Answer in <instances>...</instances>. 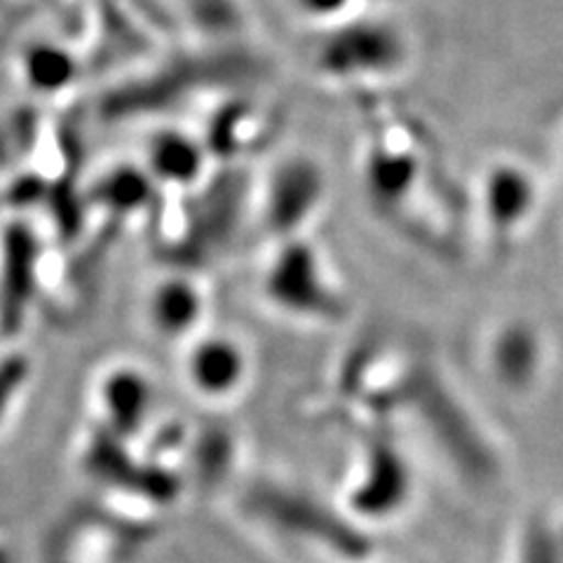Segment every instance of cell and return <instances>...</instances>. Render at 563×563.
<instances>
[{"label": "cell", "mask_w": 563, "mask_h": 563, "mask_svg": "<svg viewBox=\"0 0 563 563\" xmlns=\"http://www.w3.org/2000/svg\"><path fill=\"white\" fill-rule=\"evenodd\" d=\"M244 360L228 341H205L190 360V378L209 395H223L242 380Z\"/></svg>", "instance_id": "cell-1"}]
</instances>
